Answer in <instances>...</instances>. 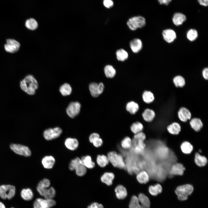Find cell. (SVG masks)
<instances>
[{
  "label": "cell",
  "instance_id": "1",
  "mask_svg": "<svg viewBox=\"0 0 208 208\" xmlns=\"http://www.w3.org/2000/svg\"><path fill=\"white\" fill-rule=\"evenodd\" d=\"M21 89L27 94L34 95L38 87L37 81L34 77L31 75H27L20 83Z\"/></svg>",
  "mask_w": 208,
  "mask_h": 208
},
{
  "label": "cell",
  "instance_id": "2",
  "mask_svg": "<svg viewBox=\"0 0 208 208\" xmlns=\"http://www.w3.org/2000/svg\"><path fill=\"white\" fill-rule=\"evenodd\" d=\"M194 190L191 185L186 184L178 186L175 190L179 200L183 201L187 199L188 196L190 195Z\"/></svg>",
  "mask_w": 208,
  "mask_h": 208
},
{
  "label": "cell",
  "instance_id": "3",
  "mask_svg": "<svg viewBox=\"0 0 208 208\" xmlns=\"http://www.w3.org/2000/svg\"><path fill=\"white\" fill-rule=\"evenodd\" d=\"M146 23L145 18L140 16H134L130 18L127 22L129 27L132 30H135L138 28L143 27Z\"/></svg>",
  "mask_w": 208,
  "mask_h": 208
},
{
  "label": "cell",
  "instance_id": "4",
  "mask_svg": "<svg viewBox=\"0 0 208 208\" xmlns=\"http://www.w3.org/2000/svg\"><path fill=\"white\" fill-rule=\"evenodd\" d=\"M16 188L14 186L9 185L0 186V196L3 199L12 198L15 196Z\"/></svg>",
  "mask_w": 208,
  "mask_h": 208
},
{
  "label": "cell",
  "instance_id": "5",
  "mask_svg": "<svg viewBox=\"0 0 208 208\" xmlns=\"http://www.w3.org/2000/svg\"><path fill=\"white\" fill-rule=\"evenodd\" d=\"M56 202L53 199L37 198L33 203V208H51L55 206Z\"/></svg>",
  "mask_w": 208,
  "mask_h": 208
},
{
  "label": "cell",
  "instance_id": "6",
  "mask_svg": "<svg viewBox=\"0 0 208 208\" xmlns=\"http://www.w3.org/2000/svg\"><path fill=\"white\" fill-rule=\"evenodd\" d=\"M20 46V44L18 41L13 39L9 38L6 40L4 48L7 52L14 53L18 51Z\"/></svg>",
  "mask_w": 208,
  "mask_h": 208
},
{
  "label": "cell",
  "instance_id": "7",
  "mask_svg": "<svg viewBox=\"0 0 208 208\" xmlns=\"http://www.w3.org/2000/svg\"><path fill=\"white\" fill-rule=\"evenodd\" d=\"M62 129L59 127L49 128L45 130L43 135L44 139L47 140H51L59 137L62 133Z\"/></svg>",
  "mask_w": 208,
  "mask_h": 208
},
{
  "label": "cell",
  "instance_id": "8",
  "mask_svg": "<svg viewBox=\"0 0 208 208\" xmlns=\"http://www.w3.org/2000/svg\"><path fill=\"white\" fill-rule=\"evenodd\" d=\"M11 149L15 153L25 157L30 156L31 152L27 146L22 145L12 144L10 145Z\"/></svg>",
  "mask_w": 208,
  "mask_h": 208
},
{
  "label": "cell",
  "instance_id": "9",
  "mask_svg": "<svg viewBox=\"0 0 208 208\" xmlns=\"http://www.w3.org/2000/svg\"><path fill=\"white\" fill-rule=\"evenodd\" d=\"M81 108V104L78 102H71L69 104L66 109L67 114L70 117L74 118L79 113Z\"/></svg>",
  "mask_w": 208,
  "mask_h": 208
},
{
  "label": "cell",
  "instance_id": "10",
  "mask_svg": "<svg viewBox=\"0 0 208 208\" xmlns=\"http://www.w3.org/2000/svg\"><path fill=\"white\" fill-rule=\"evenodd\" d=\"M89 88L92 96L93 97H96L103 92L104 90V86L102 82L98 83L94 82L90 83Z\"/></svg>",
  "mask_w": 208,
  "mask_h": 208
},
{
  "label": "cell",
  "instance_id": "11",
  "mask_svg": "<svg viewBox=\"0 0 208 208\" xmlns=\"http://www.w3.org/2000/svg\"><path fill=\"white\" fill-rule=\"evenodd\" d=\"M50 185V180L47 178L44 179L38 183L37 190L40 195L44 197L47 192Z\"/></svg>",
  "mask_w": 208,
  "mask_h": 208
},
{
  "label": "cell",
  "instance_id": "12",
  "mask_svg": "<svg viewBox=\"0 0 208 208\" xmlns=\"http://www.w3.org/2000/svg\"><path fill=\"white\" fill-rule=\"evenodd\" d=\"M162 35L164 39L168 43L173 42L177 38L175 32L173 30L170 29L164 30L162 32Z\"/></svg>",
  "mask_w": 208,
  "mask_h": 208
},
{
  "label": "cell",
  "instance_id": "13",
  "mask_svg": "<svg viewBox=\"0 0 208 208\" xmlns=\"http://www.w3.org/2000/svg\"><path fill=\"white\" fill-rule=\"evenodd\" d=\"M185 168L180 163H176L173 164L170 170V174L173 175L181 176L183 174Z\"/></svg>",
  "mask_w": 208,
  "mask_h": 208
},
{
  "label": "cell",
  "instance_id": "14",
  "mask_svg": "<svg viewBox=\"0 0 208 208\" xmlns=\"http://www.w3.org/2000/svg\"><path fill=\"white\" fill-rule=\"evenodd\" d=\"M64 144L66 147L68 149L74 151L78 148L79 142L76 138H68L65 140Z\"/></svg>",
  "mask_w": 208,
  "mask_h": 208
},
{
  "label": "cell",
  "instance_id": "15",
  "mask_svg": "<svg viewBox=\"0 0 208 208\" xmlns=\"http://www.w3.org/2000/svg\"><path fill=\"white\" fill-rule=\"evenodd\" d=\"M55 159L51 155L44 157L42 160V163L44 167L47 169H51L53 167L55 163Z\"/></svg>",
  "mask_w": 208,
  "mask_h": 208
},
{
  "label": "cell",
  "instance_id": "16",
  "mask_svg": "<svg viewBox=\"0 0 208 208\" xmlns=\"http://www.w3.org/2000/svg\"><path fill=\"white\" fill-rule=\"evenodd\" d=\"M129 45L132 51L135 53L139 52L142 47L141 40L138 38H134L131 40L130 42Z\"/></svg>",
  "mask_w": 208,
  "mask_h": 208
},
{
  "label": "cell",
  "instance_id": "17",
  "mask_svg": "<svg viewBox=\"0 0 208 208\" xmlns=\"http://www.w3.org/2000/svg\"><path fill=\"white\" fill-rule=\"evenodd\" d=\"M178 116L180 120L183 122H186L190 119L191 114L190 112L186 108L182 107L178 112Z\"/></svg>",
  "mask_w": 208,
  "mask_h": 208
},
{
  "label": "cell",
  "instance_id": "18",
  "mask_svg": "<svg viewBox=\"0 0 208 208\" xmlns=\"http://www.w3.org/2000/svg\"><path fill=\"white\" fill-rule=\"evenodd\" d=\"M186 17L183 14L180 12L174 14L172 18V21L176 26H179L183 24L186 21Z\"/></svg>",
  "mask_w": 208,
  "mask_h": 208
},
{
  "label": "cell",
  "instance_id": "19",
  "mask_svg": "<svg viewBox=\"0 0 208 208\" xmlns=\"http://www.w3.org/2000/svg\"><path fill=\"white\" fill-rule=\"evenodd\" d=\"M114 177L115 175L113 173L105 172L101 176V180L103 183L109 186L112 185Z\"/></svg>",
  "mask_w": 208,
  "mask_h": 208
},
{
  "label": "cell",
  "instance_id": "20",
  "mask_svg": "<svg viewBox=\"0 0 208 208\" xmlns=\"http://www.w3.org/2000/svg\"><path fill=\"white\" fill-rule=\"evenodd\" d=\"M115 192L116 197L119 199H124L127 195L126 189L122 185H120L117 186L115 189Z\"/></svg>",
  "mask_w": 208,
  "mask_h": 208
},
{
  "label": "cell",
  "instance_id": "21",
  "mask_svg": "<svg viewBox=\"0 0 208 208\" xmlns=\"http://www.w3.org/2000/svg\"><path fill=\"white\" fill-rule=\"evenodd\" d=\"M136 178L138 181L141 184L147 183L149 179L148 174L145 171H142L137 173Z\"/></svg>",
  "mask_w": 208,
  "mask_h": 208
},
{
  "label": "cell",
  "instance_id": "22",
  "mask_svg": "<svg viewBox=\"0 0 208 208\" xmlns=\"http://www.w3.org/2000/svg\"><path fill=\"white\" fill-rule=\"evenodd\" d=\"M194 161L196 164L198 166L203 167L207 164V160L205 157L201 155L197 152L195 154Z\"/></svg>",
  "mask_w": 208,
  "mask_h": 208
},
{
  "label": "cell",
  "instance_id": "23",
  "mask_svg": "<svg viewBox=\"0 0 208 208\" xmlns=\"http://www.w3.org/2000/svg\"><path fill=\"white\" fill-rule=\"evenodd\" d=\"M126 109L132 114H135L139 109V105L138 103L134 101H131L126 104Z\"/></svg>",
  "mask_w": 208,
  "mask_h": 208
},
{
  "label": "cell",
  "instance_id": "24",
  "mask_svg": "<svg viewBox=\"0 0 208 208\" xmlns=\"http://www.w3.org/2000/svg\"><path fill=\"white\" fill-rule=\"evenodd\" d=\"M155 116V113L154 111L149 109H145L142 114L143 118L147 122L152 121Z\"/></svg>",
  "mask_w": 208,
  "mask_h": 208
},
{
  "label": "cell",
  "instance_id": "25",
  "mask_svg": "<svg viewBox=\"0 0 208 208\" xmlns=\"http://www.w3.org/2000/svg\"><path fill=\"white\" fill-rule=\"evenodd\" d=\"M192 128L196 131H198L203 127L202 122L200 119L197 118H192L190 121Z\"/></svg>",
  "mask_w": 208,
  "mask_h": 208
},
{
  "label": "cell",
  "instance_id": "26",
  "mask_svg": "<svg viewBox=\"0 0 208 208\" xmlns=\"http://www.w3.org/2000/svg\"><path fill=\"white\" fill-rule=\"evenodd\" d=\"M167 130L172 134L177 135L180 131L181 127L178 123L174 122L167 127Z\"/></svg>",
  "mask_w": 208,
  "mask_h": 208
},
{
  "label": "cell",
  "instance_id": "27",
  "mask_svg": "<svg viewBox=\"0 0 208 208\" xmlns=\"http://www.w3.org/2000/svg\"><path fill=\"white\" fill-rule=\"evenodd\" d=\"M81 159L87 168L91 169L94 167L95 164L92 161V158L90 156L87 155L83 156Z\"/></svg>",
  "mask_w": 208,
  "mask_h": 208
},
{
  "label": "cell",
  "instance_id": "28",
  "mask_svg": "<svg viewBox=\"0 0 208 208\" xmlns=\"http://www.w3.org/2000/svg\"><path fill=\"white\" fill-rule=\"evenodd\" d=\"M21 195L24 200L29 201L31 200L34 196L32 190L30 188L23 189L21 190Z\"/></svg>",
  "mask_w": 208,
  "mask_h": 208
},
{
  "label": "cell",
  "instance_id": "29",
  "mask_svg": "<svg viewBox=\"0 0 208 208\" xmlns=\"http://www.w3.org/2000/svg\"><path fill=\"white\" fill-rule=\"evenodd\" d=\"M75 170L76 174L79 176H84L87 172V168L83 164L81 159V161L77 165Z\"/></svg>",
  "mask_w": 208,
  "mask_h": 208
},
{
  "label": "cell",
  "instance_id": "30",
  "mask_svg": "<svg viewBox=\"0 0 208 208\" xmlns=\"http://www.w3.org/2000/svg\"><path fill=\"white\" fill-rule=\"evenodd\" d=\"M96 161L98 165L102 168L106 166L109 162L107 156L104 155H98L96 157Z\"/></svg>",
  "mask_w": 208,
  "mask_h": 208
},
{
  "label": "cell",
  "instance_id": "31",
  "mask_svg": "<svg viewBox=\"0 0 208 208\" xmlns=\"http://www.w3.org/2000/svg\"><path fill=\"white\" fill-rule=\"evenodd\" d=\"M162 189L161 185L157 183L154 185L150 186L148 188V191L151 195L156 196L161 193Z\"/></svg>",
  "mask_w": 208,
  "mask_h": 208
},
{
  "label": "cell",
  "instance_id": "32",
  "mask_svg": "<svg viewBox=\"0 0 208 208\" xmlns=\"http://www.w3.org/2000/svg\"><path fill=\"white\" fill-rule=\"evenodd\" d=\"M25 25L27 28L31 30H36L38 26V24L36 21L32 18H29L26 20Z\"/></svg>",
  "mask_w": 208,
  "mask_h": 208
},
{
  "label": "cell",
  "instance_id": "33",
  "mask_svg": "<svg viewBox=\"0 0 208 208\" xmlns=\"http://www.w3.org/2000/svg\"><path fill=\"white\" fill-rule=\"evenodd\" d=\"M181 149L184 153L189 154L192 151L193 149V146L189 142L185 141L181 145Z\"/></svg>",
  "mask_w": 208,
  "mask_h": 208
},
{
  "label": "cell",
  "instance_id": "34",
  "mask_svg": "<svg viewBox=\"0 0 208 208\" xmlns=\"http://www.w3.org/2000/svg\"><path fill=\"white\" fill-rule=\"evenodd\" d=\"M104 72L105 76L108 78H113L116 74V70L112 65H106L104 68Z\"/></svg>",
  "mask_w": 208,
  "mask_h": 208
},
{
  "label": "cell",
  "instance_id": "35",
  "mask_svg": "<svg viewBox=\"0 0 208 208\" xmlns=\"http://www.w3.org/2000/svg\"><path fill=\"white\" fill-rule=\"evenodd\" d=\"M143 128L144 127L142 124L138 121L133 122L130 127V129L134 134L142 132Z\"/></svg>",
  "mask_w": 208,
  "mask_h": 208
},
{
  "label": "cell",
  "instance_id": "36",
  "mask_svg": "<svg viewBox=\"0 0 208 208\" xmlns=\"http://www.w3.org/2000/svg\"><path fill=\"white\" fill-rule=\"evenodd\" d=\"M59 90L63 96H66L70 94L72 92V88L69 84L66 83L60 86Z\"/></svg>",
  "mask_w": 208,
  "mask_h": 208
},
{
  "label": "cell",
  "instance_id": "37",
  "mask_svg": "<svg viewBox=\"0 0 208 208\" xmlns=\"http://www.w3.org/2000/svg\"><path fill=\"white\" fill-rule=\"evenodd\" d=\"M143 101L146 103H150L154 100V96L153 94L151 91H144L142 95Z\"/></svg>",
  "mask_w": 208,
  "mask_h": 208
},
{
  "label": "cell",
  "instance_id": "38",
  "mask_svg": "<svg viewBox=\"0 0 208 208\" xmlns=\"http://www.w3.org/2000/svg\"><path fill=\"white\" fill-rule=\"evenodd\" d=\"M139 201L140 202L144 208H150V202L148 198L142 193L140 194L138 197Z\"/></svg>",
  "mask_w": 208,
  "mask_h": 208
},
{
  "label": "cell",
  "instance_id": "39",
  "mask_svg": "<svg viewBox=\"0 0 208 208\" xmlns=\"http://www.w3.org/2000/svg\"><path fill=\"white\" fill-rule=\"evenodd\" d=\"M117 60L120 61H123L127 60L128 56L127 52L122 49L118 50L116 52Z\"/></svg>",
  "mask_w": 208,
  "mask_h": 208
},
{
  "label": "cell",
  "instance_id": "40",
  "mask_svg": "<svg viewBox=\"0 0 208 208\" xmlns=\"http://www.w3.org/2000/svg\"><path fill=\"white\" fill-rule=\"evenodd\" d=\"M129 207V208H144L138 197L135 196H133L132 197Z\"/></svg>",
  "mask_w": 208,
  "mask_h": 208
},
{
  "label": "cell",
  "instance_id": "41",
  "mask_svg": "<svg viewBox=\"0 0 208 208\" xmlns=\"http://www.w3.org/2000/svg\"><path fill=\"white\" fill-rule=\"evenodd\" d=\"M117 155L118 153L116 152L111 151L109 152L107 155L109 162L115 167H116Z\"/></svg>",
  "mask_w": 208,
  "mask_h": 208
},
{
  "label": "cell",
  "instance_id": "42",
  "mask_svg": "<svg viewBox=\"0 0 208 208\" xmlns=\"http://www.w3.org/2000/svg\"><path fill=\"white\" fill-rule=\"evenodd\" d=\"M121 145L124 149H129L132 146V140L129 137H126L122 140Z\"/></svg>",
  "mask_w": 208,
  "mask_h": 208
},
{
  "label": "cell",
  "instance_id": "43",
  "mask_svg": "<svg viewBox=\"0 0 208 208\" xmlns=\"http://www.w3.org/2000/svg\"><path fill=\"white\" fill-rule=\"evenodd\" d=\"M198 35V32L196 29H189L187 32L186 37L190 41L192 42L197 39Z\"/></svg>",
  "mask_w": 208,
  "mask_h": 208
},
{
  "label": "cell",
  "instance_id": "44",
  "mask_svg": "<svg viewBox=\"0 0 208 208\" xmlns=\"http://www.w3.org/2000/svg\"><path fill=\"white\" fill-rule=\"evenodd\" d=\"M173 82L177 87H182L185 84L184 78L180 75H177L174 77L173 79Z\"/></svg>",
  "mask_w": 208,
  "mask_h": 208
},
{
  "label": "cell",
  "instance_id": "45",
  "mask_svg": "<svg viewBox=\"0 0 208 208\" xmlns=\"http://www.w3.org/2000/svg\"><path fill=\"white\" fill-rule=\"evenodd\" d=\"M126 166V164L122 156L120 154H118L116 161V167L120 169H123Z\"/></svg>",
  "mask_w": 208,
  "mask_h": 208
},
{
  "label": "cell",
  "instance_id": "46",
  "mask_svg": "<svg viewBox=\"0 0 208 208\" xmlns=\"http://www.w3.org/2000/svg\"><path fill=\"white\" fill-rule=\"evenodd\" d=\"M56 191L53 187H49L47 193L44 197V198L47 199H53L55 196Z\"/></svg>",
  "mask_w": 208,
  "mask_h": 208
},
{
  "label": "cell",
  "instance_id": "47",
  "mask_svg": "<svg viewBox=\"0 0 208 208\" xmlns=\"http://www.w3.org/2000/svg\"><path fill=\"white\" fill-rule=\"evenodd\" d=\"M81 161V159L78 157H77L72 159L69 164V169L71 171L75 170L76 167Z\"/></svg>",
  "mask_w": 208,
  "mask_h": 208
},
{
  "label": "cell",
  "instance_id": "48",
  "mask_svg": "<svg viewBox=\"0 0 208 208\" xmlns=\"http://www.w3.org/2000/svg\"><path fill=\"white\" fill-rule=\"evenodd\" d=\"M146 136L145 134L142 131L134 134L133 139L135 141L139 140L144 141L146 139Z\"/></svg>",
  "mask_w": 208,
  "mask_h": 208
},
{
  "label": "cell",
  "instance_id": "49",
  "mask_svg": "<svg viewBox=\"0 0 208 208\" xmlns=\"http://www.w3.org/2000/svg\"><path fill=\"white\" fill-rule=\"evenodd\" d=\"M92 143L95 147H99L102 146L103 143V141L101 138L99 137L95 139Z\"/></svg>",
  "mask_w": 208,
  "mask_h": 208
},
{
  "label": "cell",
  "instance_id": "50",
  "mask_svg": "<svg viewBox=\"0 0 208 208\" xmlns=\"http://www.w3.org/2000/svg\"><path fill=\"white\" fill-rule=\"evenodd\" d=\"M103 4L105 7L109 8L113 6L114 3L112 0H103Z\"/></svg>",
  "mask_w": 208,
  "mask_h": 208
},
{
  "label": "cell",
  "instance_id": "51",
  "mask_svg": "<svg viewBox=\"0 0 208 208\" xmlns=\"http://www.w3.org/2000/svg\"><path fill=\"white\" fill-rule=\"evenodd\" d=\"M99 137H100V135L99 134L96 133H93L91 134L89 137V141L90 143H92L95 139Z\"/></svg>",
  "mask_w": 208,
  "mask_h": 208
},
{
  "label": "cell",
  "instance_id": "52",
  "mask_svg": "<svg viewBox=\"0 0 208 208\" xmlns=\"http://www.w3.org/2000/svg\"><path fill=\"white\" fill-rule=\"evenodd\" d=\"M87 208H103V207L101 204L94 203L88 206Z\"/></svg>",
  "mask_w": 208,
  "mask_h": 208
},
{
  "label": "cell",
  "instance_id": "53",
  "mask_svg": "<svg viewBox=\"0 0 208 208\" xmlns=\"http://www.w3.org/2000/svg\"><path fill=\"white\" fill-rule=\"evenodd\" d=\"M202 75L204 79L207 80L208 79V68L207 67L204 68L202 71Z\"/></svg>",
  "mask_w": 208,
  "mask_h": 208
},
{
  "label": "cell",
  "instance_id": "54",
  "mask_svg": "<svg viewBox=\"0 0 208 208\" xmlns=\"http://www.w3.org/2000/svg\"><path fill=\"white\" fill-rule=\"evenodd\" d=\"M160 5H168L171 1L172 0H157Z\"/></svg>",
  "mask_w": 208,
  "mask_h": 208
},
{
  "label": "cell",
  "instance_id": "55",
  "mask_svg": "<svg viewBox=\"0 0 208 208\" xmlns=\"http://www.w3.org/2000/svg\"><path fill=\"white\" fill-rule=\"evenodd\" d=\"M199 3L204 6H207L208 5V0H198Z\"/></svg>",
  "mask_w": 208,
  "mask_h": 208
},
{
  "label": "cell",
  "instance_id": "56",
  "mask_svg": "<svg viewBox=\"0 0 208 208\" xmlns=\"http://www.w3.org/2000/svg\"><path fill=\"white\" fill-rule=\"evenodd\" d=\"M0 208H6L4 204L1 202H0Z\"/></svg>",
  "mask_w": 208,
  "mask_h": 208
},
{
  "label": "cell",
  "instance_id": "57",
  "mask_svg": "<svg viewBox=\"0 0 208 208\" xmlns=\"http://www.w3.org/2000/svg\"><path fill=\"white\" fill-rule=\"evenodd\" d=\"M13 208V207H12V208Z\"/></svg>",
  "mask_w": 208,
  "mask_h": 208
}]
</instances>
